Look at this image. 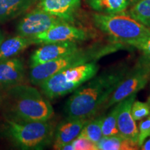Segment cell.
<instances>
[{
  "instance_id": "cell-1",
  "label": "cell",
  "mask_w": 150,
  "mask_h": 150,
  "mask_svg": "<svg viewBox=\"0 0 150 150\" xmlns=\"http://www.w3.org/2000/svg\"><path fill=\"white\" fill-rule=\"evenodd\" d=\"M129 71L127 65L112 67L95 75L73 92L65 103L67 118L88 119L104 106Z\"/></svg>"
},
{
  "instance_id": "cell-4",
  "label": "cell",
  "mask_w": 150,
  "mask_h": 150,
  "mask_svg": "<svg viewBox=\"0 0 150 150\" xmlns=\"http://www.w3.org/2000/svg\"><path fill=\"white\" fill-rule=\"evenodd\" d=\"M50 120L20 122L4 117L1 132L19 149H43L54 141L55 127Z\"/></svg>"
},
{
  "instance_id": "cell-16",
  "label": "cell",
  "mask_w": 150,
  "mask_h": 150,
  "mask_svg": "<svg viewBox=\"0 0 150 150\" xmlns=\"http://www.w3.org/2000/svg\"><path fill=\"white\" fill-rule=\"evenodd\" d=\"M31 45L33 44L31 38L19 35L4 40L0 45V62L16 58Z\"/></svg>"
},
{
  "instance_id": "cell-6",
  "label": "cell",
  "mask_w": 150,
  "mask_h": 150,
  "mask_svg": "<svg viewBox=\"0 0 150 150\" xmlns=\"http://www.w3.org/2000/svg\"><path fill=\"white\" fill-rule=\"evenodd\" d=\"M99 65L92 61L66 69L40 83L41 91L48 99H54L72 93L98 72Z\"/></svg>"
},
{
  "instance_id": "cell-22",
  "label": "cell",
  "mask_w": 150,
  "mask_h": 150,
  "mask_svg": "<svg viewBox=\"0 0 150 150\" xmlns=\"http://www.w3.org/2000/svg\"><path fill=\"white\" fill-rule=\"evenodd\" d=\"M149 114L150 108L149 103L134 101L131 106V115L135 121L141 120Z\"/></svg>"
},
{
  "instance_id": "cell-9",
  "label": "cell",
  "mask_w": 150,
  "mask_h": 150,
  "mask_svg": "<svg viewBox=\"0 0 150 150\" xmlns=\"http://www.w3.org/2000/svg\"><path fill=\"white\" fill-rule=\"evenodd\" d=\"M89 38L90 35L86 30L72 25L69 22H63L31 38L33 44L43 45L52 42H77L85 41Z\"/></svg>"
},
{
  "instance_id": "cell-24",
  "label": "cell",
  "mask_w": 150,
  "mask_h": 150,
  "mask_svg": "<svg viewBox=\"0 0 150 150\" xmlns=\"http://www.w3.org/2000/svg\"><path fill=\"white\" fill-rule=\"evenodd\" d=\"M73 150H98L97 143L87 138L77 137L72 141Z\"/></svg>"
},
{
  "instance_id": "cell-8",
  "label": "cell",
  "mask_w": 150,
  "mask_h": 150,
  "mask_svg": "<svg viewBox=\"0 0 150 150\" xmlns=\"http://www.w3.org/2000/svg\"><path fill=\"white\" fill-rule=\"evenodd\" d=\"M63 22H67L36 7L20 19L17 24L16 32L21 36L33 38Z\"/></svg>"
},
{
  "instance_id": "cell-26",
  "label": "cell",
  "mask_w": 150,
  "mask_h": 150,
  "mask_svg": "<svg viewBox=\"0 0 150 150\" xmlns=\"http://www.w3.org/2000/svg\"><path fill=\"white\" fill-rule=\"evenodd\" d=\"M140 149L143 150H150V138L147 141H145L143 145L141 146Z\"/></svg>"
},
{
  "instance_id": "cell-13",
  "label": "cell",
  "mask_w": 150,
  "mask_h": 150,
  "mask_svg": "<svg viewBox=\"0 0 150 150\" xmlns=\"http://www.w3.org/2000/svg\"><path fill=\"white\" fill-rule=\"evenodd\" d=\"M25 77V67L18 58L0 62V91L22 83Z\"/></svg>"
},
{
  "instance_id": "cell-14",
  "label": "cell",
  "mask_w": 150,
  "mask_h": 150,
  "mask_svg": "<svg viewBox=\"0 0 150 150\" xmlns=\"http://www.w3.org/2000/svg\"><path fill=\"white\" fill-rule=\"evenodd\" d=\"M88 119L67 118L62 121L55 128L54 148L61 149L62 146L77 138Z\"/></svg>"
},
{
  "instance_id": "cell-28",
  "label": "cell",
  "mask_w": 150,
  "mask_h": 150,
  "mask_svg": "<svg viewBox=\"0 0 150 150\" xmlns=\"http://www.w3.org/2000/svg\"><path fill=\"white\" fill-rule=\"evenodd\" d=\"M4 40V35L2 32H1V31L0 30V45H1V43L3 42Z\"/></svg>"
},
{
  "instance_id": "cell-21",
  "label": "cell",
  "mask_w": 150,
  "mask_h": 150,
  "mask_svg": "<svg viewBox=\"0 0 150 150\" xmlns=\"http://www.w3.org/2000/svg\"><path fill=\"white\" fill-rule=\"evenodd\" d=\"M121 102L115 104V106L107 115L104 116L102 123L103 136H121L117 127V115Z\"/></svg>"
},
{
  "instance_id": "cell-23",
  "label": "cell",
  "mask_w": 150,
  "mask_h": 150,
  "mask_svg": "<svg viewBox=\"0 0 150 150\" xmlns=\"http://www.w3.org/2000/svg\"><path fill=\"white\" fill-rule=\"evenodd\" d=\"M150 136V115L140 120L138 127V145L139 147L143 145L145 140Z\"/></svg>"
},
{
  "instance_id": "cell-18",
  "label": "cell",
  "mask_w": 150,
  "mask_h": 150,
  "mask_svg": "<svg viewBox=\"0 0 150 150\" xmlns=\"http://www.w3.org/2000/svg\"><path fill=\"white\" fill-rule=\"evenodd\" d=\"M98 150H134L138 149V144L130 141L122 136H103L97 142Z\"/></svg>"
},
{
  "instance_id": "cell-2",
  "label": "cell",
  "mask_w": 150,
  "mask_h": 150,
  "mask_svg": "<svg viewBox=\"0 0 150 150\" xmlns=\"http://www.w3.org/2000/svg\"><path fill=\"white\" fill-rule=\"evenodd\" d=\"M4 117L20 122L50 120L54 109L50 101L33 86L18 84L4 91Z\"/></svg>"
},
{
  "instance_id": "cell-15",
  "label": "cell",
  "mask_w": 150,
  "mask_h": 150,
  "mask_svg": "<svg viewBox=\"0 0 150 150\" xmlns=\"http://www.w3.org/2000/svg\"><path fill=\"white\" fill-rule=\"evenodd\" d=\"M38 0H0V23L21 16Z\"/></svg>"
},
{
  "instance_id": "cell-11",
  "label": "cell",
  "mask_w": 150,
  "mask_h": 150,
  "mask_svg": "<svg viewBox=\"0 0 150 150\" xmlns=\"http://www.w3.org/2000/svg\"><path fill=\"white\" fill-rule=\"evenodd\" d=\"M81 1V0H38L36 7L72 23L80 8Z\"/></svg>"
},
{
  "instance_id": "cell-12",
  "label": "cell",
  "mask_w": 150,
  "mask_h": 150,
  "mask_svg": "<svg viewBox=\"0 0 150 150\" xmlns=\"http://www.w3.org/2000/svg\"><path fill=\"white\" fill-rule=\"evenodd\" d=\"M136 94H131L121 101L117 115V127L122 136L138 144V129L137 128L136 122L131 115V106L136 100Z\"/></svg>"
},
{
  "instance_id": "cell-10",
  "label": "cell",
  "mask_w": 150,
  "mask_h": 150,
  "mask_svg": "<svg viewBox=\"0 0 150 150\" xmlns=\"http://www.w3.org/2000/svg\"><path fill=\"white\" fill-rule=\"evenodd\" d=\"M76 42H52L43 44L33 52L30 57V67L45 63L47 62L57 59L62 56L77 50Z\"/></svg>"
},
{
  "instance_id": "cell-3",
  "label": "cell",
  "mask_w": 150,
  "mask_h": 150,
  "mask_svg": "<svg viewBox=\"0 0 150 150\" xmlns=\"http://www.w3.org/2000/svg\"><path fill=\"white\" fill-rule=\"evenodd\" d=\"M125 45L110 41L108 43H97L87 48H79L76 51L53 61L31 67L29 79L31 83L39 86L56 73L92 61H97L104 56L123 49Z\"/></svg>"
},
{
  "instance_id": "cell-29",
  "label": "cell",
  "mask_w": 150,
  "mask_h": 150,
  "mask_svg": "<svg viewBox=\"0 0 150 150\" xmlns=\"http://www.w3.org/2000/svg\"><path fill=\"white\" fill-rule=\"evenodd\" d=\"M148 103H149V108H150V96H149V99H148V102H147ZM150 115V114H149Z\"/></svg>"
},
{
  "instance_id": "cell-25",
  "label": "cell",
  "mask_w": 150,
  "mask_h": 150,
  "mask_svg": "<svg viewBox=\"0 0 150 150\" xmlns=\"http://www.w3.org/2000/svg\"><path fill=\"white\" fill-rule=\"evenodd\" d=\"M131 46L140 50L145 55L150 56V36L134 43Z\"/></svg>"
},
{
  "instance_id": "cell-20",
  "label": "cell",
  "mask_w": 150,
  "mask_h": 150,
  "mask_svg": "<svg viewBox=\"0 0 150 150\" xmlns=\"http://www.w3.org/2000/svg\"><path fill=\"white\" fill-rule=\"evenodd\" d=\"M129 14L150 29V0H137L131 7Z\"/></svg>"
},
{
  "instance_id": "cell-17",
  "label": "cell",
  "mask_w": 150,
  "mask_h": 150,
  "mask_svg": "<svg viewBox=\"0 0 150 150\" xmlns=\"http://www.w3.org/2000/svg\"><path fill=\"white\" fill-rule=\"evenodd\" d=\"M93 10L104 14L122 13L127 8L131 0H87Z\"/></svg>"
},
{
  "instance_id": "cell-7",
  "label": "cell",
  "mask_w": 150,
  "mask_h": 150,
  "mask_svg": "<svg viewBox=\"0 0 150 150\" xmlns=\"http://www.w3.org/2000/svg\"><path fill=\"white\" fill-rule=\"evenodd\" d=\"M150 80V56L144 54L132 70H129L126 76L114 91L104 105L106 109L121 102L131 95L137 93L145 87Z\"/></svg>"
},
{
  "instance_id": "cell-19",
  "label": "cell",
  "mask_w": 150,
  "mask_h": 150,
  "mask_svg": "<svg viewBox=\"0 0 150 150\" xmlns=\"http://www.w3.org/2000/svg\"><path fill=\"white\" fill-rule=\"evenodd\" d=\"M104 115L87 120L84 125L79 137L87 138L92 142H98L103 137L102 134V123Z\"/></svg>"
},
{
  "instance_id": "cell-27",
  "label": "cell",
  "mask_w": 150,
  "mask_h": 150,
  "mask_svg": "<svg viewBox=\"0 0 150 150\" xmlns=\"http://www.w3.org/2000/svg\"><path fill=\"white\" fill-rule=\"evenodd\" d=\"M3 102H4V93L1 92V91H0V109L2 108Z\"/></svg>"
},
{
  "instance_id": "cell-5",
  "label": "cell",
  "mask_w": 150,
  "mask_h": 150,
  "mask_svg": "<svg viewBox=\"0 0 150 150\" xmlns=\"http://www.w3.org/2000/svg\"><path fill=\"white\" fill-rule=\"evenodd\" d=\"M95 26L110 37V41L132 45L150 36V29L138 22L129 14L94 13Z\"/></svg>"
}]
</instances>
